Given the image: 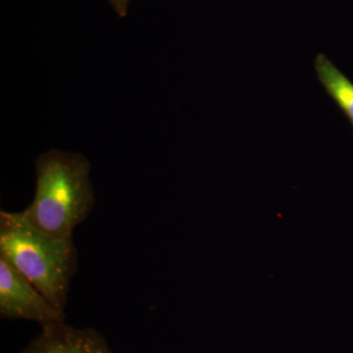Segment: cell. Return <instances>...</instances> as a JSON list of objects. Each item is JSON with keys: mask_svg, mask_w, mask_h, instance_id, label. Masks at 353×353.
Here are the masks:
<instances>
[{"mask_svg": "<svg viewBox=\"0 0 353 353\" xmlns=\"http://www.w3.org/2000/svg\"><path fill=\"white\" fill-rule=\"evenodd\" d=\"M90 164L79 153L50 150L36 161L34 201L21 218L39 233L57 239L73 238L95 203Z\"/></svg>", "mask_w": 353, "mask_h": 353, "instance_id": "1", "label": "cell"}, {"mask_svg": "<svg viewBox=\"0 0 353 353\" xmlns=\"http://www.w3.org/2000/svg\"><path fill=\"white\" fill-rule=\"evenodd\" d=\"M0 259L7 262L50 303L65 310L72 279L78 268L73 238L39 233L19 212L0 213Z\"/></svg>", "mask_w": 353, "mask_h": 353, "instance_id": "2", "label": "cell"}, {"mask_svg": "<svg viewBox=\"0 0 353 353\" xmlns=\"http://www.w3.org/2000/svg\"><path fill=\"white\" fill-rule=\"evenodd\" d=\"M0 316L4 319L28 320L41 327L65 322V310L46 296L0 259Z\"/></svg>", "mask_w": 353, "mask_h": 353, "instance_id": "3", "label": "cell"}, {"mask_svg": "<svg viewBox=\"0 0 353 353\" xmlns=\"http://www.w3.org/2000/svg\"><path fill=\"white\" fill-rule=\"evenodd\" d=\"M20 353H113L101 333L66 322L46 325Z\"/></svg>", "mask_w": 353, "mask_h": 353, "instance_id": "4", "label": "cell"}, {"mask_svg": "<svg viewBox=\"0 0 353 353\" xmlns=\"http://www.w3.org/2000/svg\"><path fill=\"white\" fill-rule=\"evenodd\" d=\"M317 79L353 128V83L326 55L319 53L314 60Z\"/></svg>", "mask_w": 353, "mask_h": 353, "instance_id": "5", "label": "cell"}, {"mask_svg": "<svg viewBox=\"0 0 353 353\" xmlns=\"http://www.w3.org/2000/svg\"><path fill=\"white\" fill-rule=\"evenodd\" d=\"M109 2L121 18L126 17L131 0H109Z\"/></svg>", "mask_w": 353, "mask_h": 353, "instance_id": "6", "label": "cell"}]
</instances>
